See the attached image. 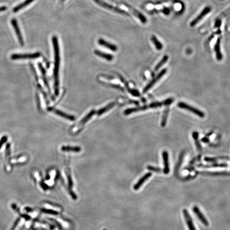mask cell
<instances>
[{
    "label": "cell",
    "mask_w": 230,
    "mask_h": 230,
    "mask_svg": "<svg viewBox=\"0 0 230 230\" xmlns=\"http://www.w3.org/2000/svg\"><path fill=\"white\" fill-rule=\"evenodd\" d=\"M151 40L152 42H153V43L154 44L157 50H161L162 49V47H163L162 44L161 43V42H160L158 39H157V37L155 36L154 35L152 36L151 37Z\"/></svg>",
    "instance_id": "d6986e66"
},
{
    "label": "cell",
    "mask_w": 230,
    "mask_h": 230,
    "mask_svg": "<svg viewBox=\"0 0 230 230\" xmlns=\"http://www.w3.org/2000/svg\"><path fill=\"white\" fill-rule=\"evenodd\" d=\"M62 1H64V0H62Z\"/></svg>",
    "instance_id": "d6a6232c"
},
{
    "label": "cell",
    "mask_w": 230,
    "mask_h": 230,
    "mask_svg": "<svg viewBox=\"0 0 230 230\" xmlns=\"http://www.w3.org/2000/svg\"><path fill=\"white\" fill-rule=\"evenodd\" d=\"M183 213L184 218H185V220L186 224L188 225L189 230H196V228L194 227V223H193L192 220L191 216H190L189 213H188V211L185 209H184L183 211Z\"/></svg>",
    "instance_id": "52a82bcc"
},
{
    "label": "cell",
    "mask_w": 230,
    "mask_h": 230,
    "mask_svg": "<svg viewBox=\"0 0 230 230\" xmlns=\"http://www.w3.org/2000/svg\"><path fill=\"white\" fill-rule=\"evenodd\" d=\"M148 108H149V105H144V106L139 107H137V108H130V109H128L127 110H125L124 114H125V115H129V114H131L132 113L146 110V109H148Z\"/></svg>",
    "instance_id": "2e32d148"
},
{
    "label": "cell",
    "mask_w": 230,
    "mask_h": 230,
    "mask_svg": "<svg viewBox=\"0 0 230 230\" xmlns=\"http://www.w3.org/2000/svg\"><path fill=\"white\" fill-rule=\"evenodd\" d=\"M49 110H50V111H53V113L56 114V115H58V116H60V117L64 118L66 119L67 120H70V121H73V120L75 119V117H73V116L68 115V114H67L66 113L61 111L60 110H57V109H53V108H49Z\"/></svg>",
    "instance_id": "30bf717a"
},
{
    "label": "cell",
    "mask_w": 230,
    "mask_h": 230,
    "mask_svg": "<svg viewBox=\"0 0 230 230\" xmlns=\"http://www.w3.org/2000/svg\"><path fill=\"white\" fill-rule=\"evenodd\" d=\"M42 211L44 213L46 214H52V215H58V213H57L56 211H53V210H50V209H42Z\"/></svg>",
    "instance_id": "83f0119b"
},
{
    "label": "cell",
    "mask_w": 230,
    "mask_h": 230,
    "mask_svg": "<svg viewBox=\"0 0 230 230\" xmlns=\"http://www.w3.org/2000/svg\"><path fill=\"white\" fill-rule=\"evenodd\" d=\"M168 109L165 110L164 112V115L162 117V122H161V126L162 127H164L166 124L167 119L168 117Z\"/></svg>",
    "instance_id": "484cf974"
},
{
    "label": "cell",
    "mask_w": 230,
    "mask_h": 230,
    "mask_svg": "<svg viewBox=\"0 0 230 230\" xmlns=\"http://www.w3.org/2000/svg\"><path fill=\"white\" fill-rule=\"evenodd\" d=\"M168 60V56L167 55H165L163 56V58H162V60L159 61V63L156 65V66L155 67L154 70L155 71H158L159 69L160 68L164 65V64Z\"/></svg>",
    "instance_id": "7402d4cb"
},
{
    "label": "cell",
    "mask_w": 230,
    "mask_h": 230,
    "mask_svg": "<svg viewBox=\"0 0 230 230\" xmlns=\"http://www.w3.org/2000/svg\"><path fill=\"white\" fill-rule=\"evenodd\" d=\"M211 7H206L203 9V10L200 13L197 17L194 19L191 23H190V26L191 27H194L195 26L196 24H197L198 23L200 22L201 20L203 19V17H205L206 16V15L208 14L209 12H211Z\"/></svg>",
    "instance_id": "277c9868"
},
{
    "label": "cell",
    "mask_w": 230,
    "mask_h": 230,
    "mask_svg": "<svg viewBox=\"0 0 230 230\" xmlns=\"http://www.w3.org/2000/svg\"><path fill=\"white\" fill-rule=\"evenodd\" d=\"M152 174L151 173H148L146 174H145L144 176L142 177L141 179L139 180V181L137 182V183L134 186V189L135 190H137L138 189L140 188V187L142 186L143 184L151 176Z\"/></svg>",
    "instance_id": "5bb4252c"
},
{
    "label": "cell",
    "mask_w": 230,
    "mask_h": 230,
    "mask_svg": "<svg viewBox=\"0 0 230 230\" xmlns=\"http://www.w3.org/2000/svg\"><path fill=\"white\" fill-rule=\"evenodd\" d=\"M200 167L203 168H216V167H220V168H224L227 167L228 165L226 164H214L210 165H200Z\"/></svg>",
    "instance_id": "d4e9b609"
},
{
    "label": "cell",
    "mask_w": 230,
    "mask_h": 230,
    "mask_svg": "<svg viewBox=\"0 0 230 230\" xmlns=\"http://www.w3.org/2000/svg\"><path fill=\"white\" fill-rule=\"evenodd\" d=\"M94 53L98 56H100L101 58H102L103 59H105V60H108V61H111L114 58L113 55H111V54L103 53V52H102L100 51H98V50H96Z\"/></svg>",
    "instance_id": "ac0fdd59"
},
{
    "label": "cell",
    "mask_w": 230,
    "mask_h": 230,
    "mask_svg": "<svg viewBox=\"0 0 230 230\" xmlns=\"http://www.w3.org/2000/svg\"><path fill=\"white\" fill-rule=\"evenodd\" d=\"M94 1H95L97 3L99 4H100V5H101V6H102L103 7H107V8H108L109 9H110V10H114V11H116V12H119V13H125V14L128 15L127 13H126V12H125V11H123V10H119V9H118V8H116V7H113L112 6L108 5V4L105 3L103 2H102V1H100V0H94Z\"/></svg>",
    "instance_id": "9a60e30c"
},
{
    "label": "cell",
    "mask_w": 230,
    "mask_h": 230,
    "mask_svg": "<svg viewBox=\"0 0 230 230\" xmlns=\"http://www.w3.org/2000/svg\"><path fill=\"white\" fill-rule=\"evenodd\" d=\"M11 24H12V27H13V28L15 30L16 34V35L17 36L18 39V41L19 42L20 44L22 46H24V41L22 34L20 30V28L19 27V25H18V24L17 20L16 19H14V18L12 19L11 20Z\"/></svg>",
    "instance_id": "5b68a950"
},
{
    "label": "cell",
    "mask_w": 230,
    "mask_h": 230,
    "mask_svg": "<svg viewBox=\"0 0 230 230\" xmlns=\"http://www.w3.org/2000/svg\"><path fill=\"white\" fill-rule=\"evenodd\" d=\"M7 136H3L1 139L0 140V149L2 147L4 143H5V142H7Z\"/></svg>",
    "instance_id": "f1b7e54d"
},
{
    "label": "cell",
    "mask_w": 230,
    "mask_h": 230,
    "mask_svg": "<svg viewBox=\"0 0 230 230\" xmlns=\"http://www.w3.org/2000/svg\"><path fill=\"white\" fill-rule=\"evenodd\" d=\"M53 46L54 49V91L56 96L58 95L59 93V69L60 66V52H59V44L58 38L56 36H54L52 37Z\"/></svg>",
    "instance_id": "6da1fadb"
},
{
    "label": "cell",
    "mask_w": 230,
    "mask_h": 230,
    "mask_svg": "<svg viewBox=\"0 0 230 230\" xmlns=\"http://www.w3.org/2000/svg\"><path fill=\"white\" fill-rule=\"evenodd\" d=\"M162 157L164 161V172L165 174H167L169 172V161H168V154L166 151H164L162 152Z\"/></svg>",
    "instance_id": "7c38bea8"
},
{
    "label": "cell",
    "mask_w": 230,
    "mask_h": 230,
    "mask_svg": "<svg viewBox=\"0 0 230 230\" xmlns=\"http://www.w3.org/2000/svg\"><path fill=\"white\" fill-rule=\"evenodd\" d=\"M220 38L218 37L214 46V50L215 52L216 59L218 61H220L223 59V55L220 51Z\"/></svg>",
    "instance_id": "9c48e42d"
},
{
    "label": "cell",
    "mask_w": 230,
    "mask_h": 230,
    "mask_svg": "<svg viewBox=\"0 0 230 230\" xmlns=\"http://www.w3.org/2000/svg\"><path fill=\"white\" fill-rule=\"evenodd\" d=\"M130 93H131L133 96H140L139 92L137 90H131L130 91Z\"/></svg>",
    "instance_id": "f546056e"
},
{
    "label": "cell",
    "mask_w": 230,
    "mask_h": 230,
    "mask_svg": "<svg viewBox=\"0 0 230 230\" xmlns=\"http://www.w3.org/2000/svg\"><path fill=\"white\" fill-rule=\"evenodd\" d=\"M7 7L6 6L0 7V12L4 11L5 10H7Z\"/></svg>",
    "instance_id": "1f68e13d"
},
{
    "label": "cell",
    "mask_w": 230,
    "mask_h": 230,
    "mask_svg": "<svg viewBox=\"0 0 230 230\" xmlns=\"http://www.w3.org/2000/svg\"><path fill=\"white\" fill-rule=\"evenodd\" d=\"M167 71V69H163L162 70V71H160L159 73L157 75V76H156L154 77V79H153L148 84L145 88H144L143 90V93H146L149 90L150 88H151L155 84L157 83L158 81H159L160 79L162 78V76H164V75L165 73H166Z\"/></svg>",
    "instance_id": "8992f818"
},
{
    "label": "cell",
    "mask_w": 230,
    "mask_h": 230,
    "mask_svg": "<svg viewBox=\"0 0 230 230\" xmlns=\"http://www.w3.org/2000/svg\"><path fill=\"white\" fill-rule=\"evenodd\" d=\"M193 211L194 213L196 214V215L198 217L199 219L200 220L201 222L204 225H206V226H208L209 225L208 220L205 218V217L203 216V214L199 210L198 207L197 206H194L193 208Z\"/></svg>",
    "instance_id": "ba28073f"
},
{
    "label": "cell",
    "mask_w": 230,
    "mask_h": 230,
    "mask_svg": "<svg viewBox=\"0 0 230 230\" xmlns=\"http://www.w3.org/2000/svg\"><path fill=\"white\" fill-rule=\"evenodd\" d=\"M147 168L150 170V171H155V172H157V173H160V172H161L162 171V169H160V168L151 166H148L147 167Z\"/></svg>",
    "instance_id": "4316f807"
},
{
    "label": "cell",
    "mask_w": 230,
    "mask_h": 230,
    "mask_svg": "<svg viewBox=\"0 0 230 230\" xmlns=\"http://www.w3.org/2000/svg\"><path fill=\"white\" fill-rule=\"evenodd\" d=\"M94 114H95L94 110H92L91 112L90 113H88V114L86 115L85 117L82 120L81 122H79V126H82V125H83L84 124H85L86 122H88V120L92 117V116L94 115Z\"/></svg>",
    "instance_id": "603a6c76"
},
{
    "label": "cell",
    "mask_w": 230,
    "mask_h": 230,
    "mask_svg": "<svg viewBox=\"0 0 230 230\" xmlns=\"http://www.w3.org/2000/svg\"><path fill=\"white\" fill-rule=\"evenodd\" d=\"M192 136H193V138H194V142H195V143H196V145L197 149H198L199 151H202V148H201V147L200 142L199 141L198 133L197 132H194L193 133V134H192Z\"/></svg>",
    "instance_id": "44dd1931"
},
{
    "label": "cell",
    "mask_w": 230,
    "mask_h": 230,
    "mask_svg": "<svg viewBox=\"0 0 230 230\" xmlns=\"http://www.w3.org/2000/svg\"></svg>",
    "instance_id": "836d02e7"
},
{
    "label": "cell",
    "mask_w": 230,
    "mask_h": 230,
    "mask_svg": "<svg viewBox=\"0 0 230 230\" xmlns=\"http://www.w3.org/2000/svg\"><path fill=\"white\" fill-rule=\"evenodd\" d=\"M115 105V103L113 102V103H110L107 106H106L105 107L101 109L100 110H99L98 112V114L99 116H100V115L103 114L104 113H105V112L108 111V110H110V109L113 108L114 107V105Z\"/></svg>",
    "instance_id": "cb8c5ba5"
},
{
    "label": "cell",
    "mask_w": 230,
    "mask_h": 230,
    "mask_svg": "<svg viewBox=\"0 0 230 230\" xmlns=\"http://www.w3.org/2000/svg\"><path fill=\"white\" fill-rule=\"evenodd\" d=\"M217 160V158H208V157H206L205 158V160L207 162H216V160Z\"/></svg>",
    "instance_id": "4dcf8cb0"
},
{
    "label": "cell",
    "mask_w": 230,
    "mask_h": 230,
    "mask_svg": "<svg viewBox=\"0 0 230 230\" xmlns=\"http://www.w3.org/2000/svg\"><path fill=\"white\" fill-rule=\"evenodd\" d=\"M229 14H230V7L228 8V9L225 10L224 12H222L216 18L215 23V28H218L220 27V24L222 23V20Z\"/></svg>",
    "instance_id": "8fae6325"
},
{
    "label": "cell",
    "mask_w": 230,
    "mask_h": 230,
    "mask_svg": "<svg viewBox=\"0 0 230 230\" xmlns=\"http://www.w3.org/2000/svg\"><path fill=\"white\" fill-rule=\"evenodd\" d=\"M34 0H25L24 2L22 3H20L19 5L16 6V7L13 8V12L14 13L18 12L19 10H22L23 8L27 7V5L30 4L31 3L33 2Z\"/></svg>",
    "instance_id": "e0dca14e"
},
{
    "label": "cell",
    "mask_w": 230,
    "mask_h": 230,
    "mask_svg": "<svg viewBox=\"0 0 230 230\" xmlns=\"http://www.w3.org/2000/svg\"><path fill=\"white\" fill-rule=\"evenodd\" d=\"M41 56L39 52H36L34 53H28V54H13L11 56V59L13 60H20L25 59H35L39 58Z\"/></svg>",
    "instance_id": "3957f363"
},
{
    "label": "cell",
    "mask_w": 230,
    "mask_h": 230,
    "mask_svg": "<svg viewBox=\"0 0 230 230\" xmlns=\"http://www.w3.org/2000/svg\"><path fill=\"white\" fill-rule=\"evenodd\" d=\"M98 43H99V44L103 46V47H106V48L109 49V50H111L113 51H117V47H116V45H114V44H111V43H109V42H107V41H105V40H104V39H99Z\"/></svg>",
    "instance_id": "4fadbf2b"
},
{
    "label": "cell",
    "mask_w": 230,
    "mask_h": 230,
    "mask_svg": "<svg viewBox=\"0 0 230 230\" xmlns=\"http://www.w3.org/2000/svg\"><path fill=\"white\" fill-rule=\"evenodd\" d=\"M177 105H178L179 108L188 110L191 113L198 116L199 117L203 118L205 117V114L203 111H201V110H199L198 109L194 108V107L188 105V104L183 102H180L177 104Z\"/></svg>",
    "instance_id": "7a4b0ae2"
},
{
    "label": "cell",
    "mask_w": 230,
    "mask_h": 230,
    "mask_svg": "<svg viewBox=\"0 0 230 230\" xmlns=\"http://www.w3.org/2000/svg\"><path fill=\"white\" fill-rule=\"evenodd\" d=\"M61 150L63 151L79 152L81 148L79 147H69V146H63L61 148Z\"/></svg>",
    "instance_id": "ffe728a7"
}]
</instances>
